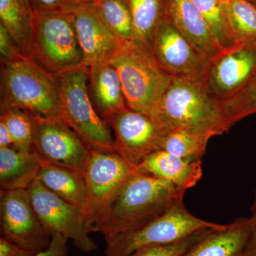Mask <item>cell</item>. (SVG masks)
<instances>
[{"label":"cell","instance_id":"obj_13","mask_svg":"<svg viewBox=\"0 0 256 256\" xmlns=\"http://www.w3.org/2000/svg\"><path fill=\"white\" fill-rule=\"evenodd\" d=\"M256 76V42L224 50L210 65L203 78L207 90L218 102L232 98Z\"/></svg>","mask_w":256,"mask_h":256},{"label":"cell","instance_id":"obj_21","mask_svg":"<svg viewBox=\"0 0 256 256\" xmlns=\"http://www.w3.org/2000/svg\"><path fill=\"white\" fill-rule=\"evenodd\" d=\"M41 160L34 152L0 148L1 191L28 188L38 176Z\"/></svg>","mask_w":256,"mask_h":256},{"label":"cell","instance_id":"obj_36","mask_svg":"<svg viewBox=\"0 0 256 256\" xmlns=\"http://www.w3.org/2000/svg\"><path fill=\"white\" fill-rule=\"evenodd\" d=\"M14 142L4 122L0 120V148H13Z\"/></svg>","mask_w":256,"mask_h":256},{"label":"cell","instance_id":"obj_14","mask_svg":"<svg viewBox=\"0 0 256 256\" xmlns=\"http://www.w3.org/2000/svg\"><path fill=\"white\" fill-rule=\"evenodd\" d=\"M151 54L172 77L203 79L210 63L166 18L156 31Z\"/></svg>","mask_w":256,"mask_h":256},{"label":"cell","instance_id":"obj_33","mask_svg":"<svg viewBox=\"0 0 256 256\" xmlns=\"http://www.w3.org/2000/svg\"><path fill=\"white\" fill-rule=\"evenodd\" d=\"M68 240L62 236L54 234L52 236V242L48 248L31 256H66Z\"/></svg>","mask_w":256,"mask_h":256},{"label":"cell","instance_id":"obj_23","mask_svg":"<svg viewBox=\"0 0 256 256\" xmlns=\"http://www.w3.org/2000/svg\"><path fill=\"white\" fill-rule=\"evenodd\" d=\"M0 20L22 54L28 57L34 13L26 0H0Z\"/></svg>","mask_w":256,"mask_h":256},{"label":"cell","instance_id":"obj_32","mask_svg":"<svg viewBox=\"0 0 256 256\" xmlns=\"http://www.w3.org/2000/svg\"><path fill=\"white\" fill-rule=\"evenodd\" d=\"M23 55L10 32L0 23V56L1 63L10 62Z\"/></svg>","mask_w":256,"mask_h":256},{"label":"cell","instance_id":"obj_20","mask_svg":"<svg viewBox=\"0 0 256 256\" xmlns=\"http://www.w3.org/2000/svg\"><path fill=\"white\" fill-rule=\"evenodd\" d=\"M40 182L64 201L84 208L87 188L84 174L68 166L41 161L37 176Z\"/></svg>","mask_w":256,"mask_h":256},{"label":"cell","instance_id":"obj_2","mask_svg":"<svg viewBox=\"0 0 256 256\" xmlns=\"http://www.w3.org/2000/svg\"><path fill=\"white\" fill-rule=\"evenodd\" d=\"M154 121L166 131L186 129L212 138L232 128L220 102L207 90L203 79L182 77L172 79Z\"/></svg>","mask_w":256,"mask_h":256},{"label":"cell","instance_id":"obj_29","mask_svg":"<svg viewBox=\"0 0 256 256\" xmlns=\"http://www.w3.org/2000/svg\"><path fill=\"white\" fill-rule=\"evenodd\" d=\"M220 104L230 127L256 114V76L238 94Z\"/></svg>","mask_w":256,"mask_h":256},{"label":"cell","instance_id":"obj_34","mask_svg":"<svg viewBox=\"0 0 256 256\" xmlns=\"http://www.w3.org/2000/svg\"><path fill=\"white\" fill-rule=\"evenodd\" d=\"M34 254L36 252L25 250L4 237L0 238V256H31Z\"/></svg>","mask_w":256,"mask_h":256},{"label":"cell","instance_id":"obj_12","mask_svg":"<svg viewBox=\"0 0 256 256\" xmlns=\"http://www.w3.org/2000/svg\"><path fill=\"white\" fill-rule=\"evenodd\" d=\"M107 124L114 131V152L134 168L161 150L166 132L149 116L128 108L114 114Z\"/></svg>","mask_w":256,"mask_h":256},{"label":"cell","instance_id":"obj_11","mask_svg":"<svg viewBox=\"0 0 256 256\" xmlns=\"http://www.w3.org/2000/svg\"><path fill=\"white\" fill-rule=\"evenodd\" d=\"M1 236L37 252L50 245L52 235L38 220L28 188L1 191Z\"/></svg>","mask_w":256,"mask_h":256},{"label":"cell","instance_id":"obj_30","mask_svg":"<svg viewBox=\"0 0 256 256\" xmlns=\"http://www.w3.org/2000/svg\"><path fill=\"white\" fill-rule=\"evenodd\" d=\"M210 229L202 230L188 238L173 244L142 248L128 256H182Z\"/></svg>","mask_w":256,"mask_h":256},{"label":"cell","instance_id":"obj_35","mask_svg":"<svg viewBox=\"0 0 256 256\" xmlns=\"http://www.w3.org/2000/svg\"><path fill=\"white\" fill-rule=\"evenodd\" d=\"M252 217L250 218V232L248 240L245 256H256V191L255 198L252 208Z\"/></svg>","mask_w":256,"mask_h":256},{"label":"cell","instance_id":"obj_31","mask_svg":"<svg viewBox=\"0 0 256 256\" xmlns=\"http://www.w3.org/2000/svg\"><path fill=\"white\" fill-rule=\"evenodd\" d=\"M34 14H70L79 5L76 0H26Z\"/></svg>","mask_w":256,"mask_h":256},{"label":"cell","instance_id":"obj_38","mask_svg":"<svg viewBox=\"0 0 256 256\" xmlns=\"http://www.w3.org/2000/svg\"><path fill=\"white\" fill-rule=\"evenodd\" d=\"M250 2H252V4L256 8V0H248Z\"/></svg>","mask_w":256,"mask_h":256},{"label":"cell","instance_id":"obj_19","mask_svg":"<svg viewBox=\"0 0 256 256\" xmlns=\"http://www.w3.org/2000/svg\"><path fill=\"white\" fill-rule=\"evenodd\" d=\"M136 169L186 192L194 188L203 174L202 161H186L162 150L148 156Z\"/></svg>","mask_w":256,"mask_h":256},{"label":"cell","instance_id":"obj_1","mask_svg":"<svg viewBox=\"0 0 256 256\" xmlns=\"http://www.w3.org/2000/svg\"><path fill=\"white\" fill-rule=\"evenodd\" d=\"M185 193L166 180L138 171L114 197L94 232L104 238L134 232L164 214Z\"/></svg>","mask_w":256,"mask_h":256},{"label":"cell","instance_id":"obj_25","mask_svg":"<svg viewBox=\"0 0 256 256\" xmlns=\"http://www.w3.org/2000/svg\"><path fill=\"white\" fill-rule=\"evenodd\" d=\"M94 6L122 44L133 42L132 14L127 0H96Z\"/></svg>","mask_w":256,"mask_h":256},{"label":"cell","instance_id":"obj_24","mask_svg":"<svg viewBox=\"0 0 256 256\" xmlns=\"http://www.w3.org/2000/svg\"><path fill=\"white\" fill-rule=\"evenodd\" d=\"M210 138L205 133L190 130H170L163 137L161 150L186 161H202Z\"/></svg>","mask_w":256,"mask_h":256},{"label":"cell","instance_id":"obj_10","mask_svg":"<svg viewBox=\"0 0 256 256\" xmlns=\"http://www.w3.org/2000/svg\"><path fill=\"white\" fill-rule=\"evenodd\" d=\"M28 114L33 126V152L40 160L84 172L92 150L82 138L62 120Z\"/></svg>","mask_w":256,"mask_h":256},{"label":"cell","instance_id":"obj_26","mask_svg":"<svg viewBox=\"0 0 256 256\" xmlns=\"http://www.w3.org/2000/svg\"><path fill=\"white\" fill-rule=\"evenodd\" d=\"M229 24L238 44L256 42V8L248 0H224Z\"/></svg>","mask_w":256,"mask_h":256},{"label":"cell","instance_id":"obj_22","mask_svg":"<svg viewBox=\"0 0 256 256\" xmlns=\"http://www.w3.org/2000/svg\"><path fill=\"white\" fill-rule=\"evenodd\" d=\"M132 14L133 43L150 52L160 24L166 18L164 0H127Z\"/></svg>","mask_w":256,"mask_h":256},{"label":"cell","instance_id":"obj_9","mask_svg":"<svg viewBox=\"0 0 256 256\" xmlns=\"http://www.w3.org/2000/svg\"><path fill=\"white\" fill-rule=\"evenodd\" d=\"M28 190L38 220L52 236L58 234L72 240L82 252L97 250V245L90 236L92 228L82 208L52 193L37 178Z\"/></svg>","mask_w":256,"mask_h":256},{"label":"cell","instance_id":"obj_15","mask_svg":"<svg viewBox=\"0 0 256 256\" xmlns=\"http://www.w3.org/2000/svg\"><path fill=\"white\" fill-rule=\"evenodd\" d=\"M86 66L97 62H110L122 47L94 5H82L72 13Z\"/></svg>","mask_w":256,"mask_h":256},{"label":"cell","instance_id":"obj_8","mask_svg":"<svg viewBox=\"0 0 256 256\" xmlns=\"http://www.w3.org/2000/svg\"><path fill=\"white\" fill-rule=\"evenodd\" d=\"M137 172L117 153L92 150L82 172L87 194L82 208L92 232L114 197Z\"/></svg>","mask_w":256,"mask_h":256},{"label":"cell","instance_id":"obj_16","mask_svg":"<svg viewBox=\"0 0 256 256\" xmlns=\"http://www.w3.org/2000/svg\"><path fill=\"white\" fill-rule=\"evenodd\" d=\"M166 18L210 60L222 52L206 20L192 0H164Z\"/></svg>","mask_w":256,"mask_h":256},{"label":"cell","instance_id":"obj_3","mask_svg":"<svg viewBox=\"0 0 256 256\" xmlns=\"http://www.w3.org/2000/svg\"><path fill=\"white\" fill-rule=\"evenodd\" d=\"M9 108L62 120L58 78L24 55L1 63V110Z\"/></svg>","mask_w":256,"mask_h":256},{"label":"cell","instance_id":"obj_28","mask_svg":"<svg viewBox=\"0 0 256 256\" xmlns=\"http://www.w3.org/2000/svg\"><path fill=\"white\" fill-rule=\"evenodd\" d=\"M0 120L8 128L14 148L33 152V126L28 112L18 108L1 110Z\"/></svg>","mask_w":256,"mask_h":256},{"label":"cell","instance_id":"obj_6","mask_svg":"<svg viewBox=\"0 0 256 256\" xmlns=\"http://www.w3.org/2000/svg\"><path fill=\"white\" fill-rule=\"evenodd\" d=\"M60 119L90 149L116 152L111 128L99 116L89 96L88 68L82 66L58 77Z\"/></svg>","mask_w":256,"mask_h":256},{"label":"cell","instance_id":"obj_18","mask_svg":"<svg viewBox=\"0 0 256 256\" xmlns=\"http://www.w3.org/2000/svg\"><path fill=\"white\" fill-rule=\"evenodd\" d=\"M88 68L89 96L98 114L107 122L114 114L128 108L120 79L110 62H97Z\"/></svg>","mask_w":256,"mask_h":256},{"label":"cell","instance_id":"obj_37","mask_svg":"<svg viewBox=\"0 0 256 256\" xmlns=\"http://www.w3.org/2000/svg\"><path fill=\"white\" fill-rule=\"evenodd\" d=\"M79 5H94L96 0H76Z\"/></svg>","mask_w":256,"mask_h":256},{"label":"cell","instance_id":"obj_27","mask_svg":"<svg viewBox=\"0 0 256 256\" xmlns=\"http://www.w3.org/2000/svg\"><path fill=\"white\" fill-rule=\"evenodd\" d=\"M206 20L222 50H230L237 45L229 24L224 0H192Z\"/></svg>","mask_w":256,"mask_h":256},{"label":"cell","instance_id":"obj_4","mask_svg":"<svg viewBox=\"0 0 256 256\" xmlns=\"http://www.w3.org/2000/svg\"><path fill=\"white\" fill-rule=\"evenodd\" d=\"M110 63L118 74L128 108L154 120L173 77L161 68L150 52L133 42L122 45Z\"/></svg>","mask_w":256,"mask_h":256},{"label":"cell","instance_id":"obj_7","mask_svg":"<svg viewBox=\"0 0 256 256\" xmlns=\"http://www.w3.org/2000/svg\"><path fill=\"white\" fill-rule=\"evenodd\" d=\"M183 198L142 228L105 238L106 256H128L142 248L173 244L202 230L222 226L192 214Z\"/></svg>","mask_w":256,"mask_h":256},{"label":"cell","instance_id":"obj_5","mask_svg":"<svg viewBox=\"0 0 256 256\" xmlns=\"http://www.w3.org/2000/svg\"><path fill=\"white\" fill-rule=\"evenodd\" d=\"M28 57L56 78L86 66L72 13L34 14Z\"/></svg>","mask_w":256,"mask_h":256},{"label":"cell","instance_id":"obj_17","mask_svg":"<svg viewBox=\"0 0 256 256\" xmlns=\"http://www.w3.org/2000/svg\"><path fill=\"white\" fill-rule=\"evenodd\" d=\"M250 232V218L240 217L207 230L182 256H245Z\"/></svg>","mask_w":256,"mask_h":256}]
</instances>
